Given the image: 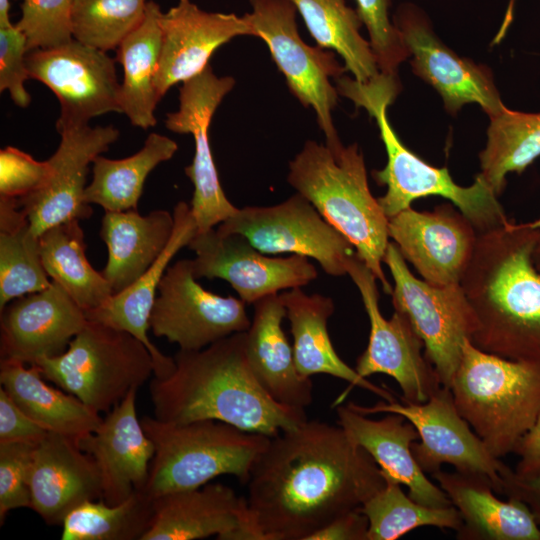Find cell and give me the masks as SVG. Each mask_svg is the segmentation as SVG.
I'll list each match as a JSON object with an SVG mask.
<instances>
[{"instance_id": "cell-1", "label": "cell", "mask_w": 540, "mask_h": 540, "mask_svg": "<svg viewBox=\"0 0 540 540\" xmlns=\"http://www.w3.org/2000/svg\"><path fill=\"white\" fill-rule=\"evenodd\" d=\"M246 484L260 540H308L360 508L386 480L339 425L307 419L270 437Z\"/></svg>"}, {"instance_id": "cell-2", "label": "cell", "mask_w": 540, "mask_h": 540, "mask_svg": "<svg viewBox=\"0 0 540 540\" xmlns=\"http://www.w3.org/2000/svg\"><path fill=\"white\" fill-rule=\"evenodd\" d=\"M245 332L200 350H179L171 374L150 381L153 416L170 423L217 420L269 437L305 422V409L276 402L259 385L248 364Z\"/></svg>"}, {"instance_id": "cell-3", "label": "cell", "mask_w": 540, "mask_h": 540, "mask_svg": "<svg viewBox=\"0 0 540 540\" xmlns=\"http://www.w3.org/2000/svg\"><path fill=\"white\" fill-rule=\"evenodd\" d=\"M539 234L509 220L478 234L460 285L478 321L470 341L485 352L540 363V272L532 259Z\"/></svg>"}, {"instance_id": "cell-4", "label": "cell", "mask_w": 540, "mask_h": 540, "mask_svg": "<svg viewBox=\"0 0 540 540\" xmlns=\"http://www.w3.org/2000/svg\"><path fill=\"white\" fill-rule=\"evenodd\" d=\"M336 88L338 94L364 108L377 123L387 163L383 169L372 171V176L379 185L387 187L386 193L377 199L388 218L411 207L417 199L441 196L450 200L478 233L508 221L498 196L480 174L471 186H460L446 167L427 163L402 143L387 116V108L400 90L398 77L380 73L367 82H359L342 75L336 79Z\"/></svg>"}, {"instance_id": "cell-5", "label": "cell", "mask_w": 540, "mask_h": 540, "mask_svg": "<svg viewBox=\"0 0 540 540\" xmlns=\"http://www.w3.org/2000/svg\"><path fill=\"white\" fill-rule=\"evenodd\" d=\"M287 181L353 244L391 295L392 286L382 268L389 243L388 217L370 191L358 145L308 140L289 163Z\"/></svg>"}, {"instance_id": "cell-6", "label": "cell", "mask_w": 540, "mask_h": 540, "mask_svg": "<svg viewBox=\"0 0 540 540\" xmlns=\"http://www.w3.org/2000/svg\"><path fill=\"white\" fill-rule=\"evenodd\" d=\"M450 389L460 415L500 459L515 452L540 414V363L485 352L466 338Z\"/></svg>"}, {"instance_id": "cell-7", "label": "cell", "mask_w": 540, "mask_h": 540, "mask_svg": "<svg viewBox=\"0 0 540 540\" xmlns=\"http://www.w3.org/2000/svg\"><path fill=\"white\" fill-rule=\"evenodd\" d=\"M140 420L154 445L142 490L152 499L200 488L221 475L247 483L270 439L217 420L170 423L154 416Z\"/></svg>"}, {"instance_id": "cell-8", "label": "cell", "mask_w": 540, "mask_h": 540, "mask_svg": "<svg viewBox=\"0 0 540 540\" xmlns=\"http://www.w3.org/2000/svg\"><path fill=\"white\" fill-rule=\"evenodd\" d=\"M30 365L98 413L110 411L154 375L152 355L140 340L89 320L63 353Z\"/></svg>"}, {"instance_id": "cell-9", "label": "cell", "mask_w": 540, "mask_h": 540, "mask_svg": "<svg viewBox=\"0 0 540 540\" xmlns=\"http://www.w3.org/2000/svg\"><path fill=\"white\" fill-rule=\"evenodd\" d=\"M383 263L392 275V304L405 314L422 339L424 354L442 386L450 388L462 355V345L478 328L476 315L459 284L434 286L416 278L397 245H387Z\"/></svg>"}, {"instance_id": "cell-10", "label": "cell", "mask_w": 540, "mask_h": 540, "mask_svg": "<svg viewBox=\"0 0 540 540\" xmlns=\"http://www.w3.org/2000/svg\"><path fill=\"white\" fill-rule=\"evenodd\" d=\"M251 12L246 13L254 37L262 39L284 75L291 93L304 107H311L326 143L340 141L334 126L332 111L338 100L337 79L346 71L335 53L319 46H309L298 32L297 9L290 0H249Z\"/></svg>"}, {"instance_id": "cell-11", "label": "cell", "mask_w": 540, "mask_h": 540, "mask_svg": "<svg viewBox=\"0 0 540 540\" xmlns=\"http://www.w3.org/2000/svg\"><path fill=\"white\" fill-rule=\"evenodd\" d=\"M238 233L264 254L290 253L316 260L331 276L347 274L353 244L300 193L273 206H246L216 229Z\"/></svg>"}, {"instance_id": "cell-12", "label": "cell", "mask_w": 540, "mask_h": 540, "mask_svg": "<svg viewBox=\"0 0 540 540\" xmlns=\"http://www.w3.org/2000/svg\"><path fill=\"white\" fill-rule=\"evenodd\" d=\"M348 405L364 415L397 413L416 428L419 442L411 444L413 456L425 474L449 464L456 471L488 477L495 493L502 495L501 472L506 466L494 457L458 412L451 389L441 386L424 403L381 401L373 406Z\"/></svg>"}, {"instance_id": "cell-13", "label": "cell", "mask_w": 540, "mask_h": 540, "mask_svg": "<svg viewBox=\"0 0 540 540\" xmlns=\"http://www.w3.org/2000/svg\"><path fill=\"white\" fill-rule=\"evenodd\" d=\"M347 274L360 292L370 322L367 348L354 369L366 379L378 373L392 377L400 387L403 402H426L442 385L422 352V339L405 314L395 310L390 319L382 315L377 278L357 253L348 260Z\"/></svg>"}, {"instance_id": "cell-14", "label": "cell", "mask_w": 540, "mask_h": 540, "mask_svg": "<svg viewBox=\"0 0 540 540\" xmlns=\"http://www.w3.org/2000/svg\"><path fill=\"white\" fill-rule=\"evenodd\" d=\"M26 62L30 78L46 85L59 101L58 133L109 112L122 113L121 84L115 60L107 52L73 38L57 47L29 51Z\"/></svg>"}, {"instance_id": "cell-15", "label": "cell", "mask_w": 540, "mask_h": 540, "mask_svg": "<svg viewBox=\"0 0 540 540\" xmlns=\"http://www.w3.org/2000/svg\"><path fill=\"white\" fill-rule=\"evenodd\" d=\"M245 303L204 289L193 273L191 259L168 267L158 287L150 329L180 350L203 349L250 327Z\"/></svg>"}, {"instance_id": "cell-16", "label": "cell", "mask_w": 540, "mask_h": 540, "mask_svg": "<svg viewBox=\"0 0 540 540\" xmlns=\"http://www.w3.org/2000/svg\"><path fill=\"white\" fill-rule=\"evenodd\" d=\"M234 85L233 77H218L209 64L200 74L182 83L179 108L166 115L167 129L194 138L195 153L185 174L194 186L190 208L198 233L213 229L238 210L223 191L208 136L216 109Z\"/></svg>"}, {"instance_id": "cell-17", "label": "cell", "mask_w": 540, "mask_h": 540, "mask_svg": "<svg viewBox=\"0 0 540 540\" xmlns=\"http://www.w3.org/2000/svg\"><path fill=\"white\" fill-rule=\"evenodd\" d=\"M187 247L196 254L191 259L196 279L227 281L245 304H254L280 290L305 286L318 276L308 257H269L238 233L220 234L213 228L196 233Z\"/></svg>"}, {"instance_id": "cell-18", "label": "cell", "mask_w": 540, "mask_h": 540, "mask_svg": "<svg viewBox=\"0 0 540 540\" xmlns=\"http://www.w3.org/2000/svg\"><path fill=\"white\" fill-rule=\"evenodd\" d=\"M409 51L413 72L442 97L445 109L455 115L464 105L476 103L489 116L504 103L491 70L458 56L434 33L425 14L412 4L401 5L393 18Z\"/></svg>"}, {"instance_id": "cell-19", "label": "cell", "mask_w": 540, "mask_h": 540, "mask_svg": "<svg viewBox=\"0 0 540 540\" xmlns=\"http://www.w3.org/2000/svg\"><path fill=\"white\" fill-rule=\"evenodd\" d=\"M478 232L454 205L433 211L411 207L388 218L389 238L405 261L434 286L459 284L472 256Z\"/></svg>"}, {"instance_id": "cell-20", "label": "cell", "mask_w": 540, "mask_h": 540, "mask_svg": "<svg viewBox=\"0 0 540 540\" xmlns=\"http://www.w3.org/2000/svg\"><path fill=\"white\" fill-rule=\"evenodd\" d=\"M59 134V146L48 159L50 180L39 191L18 199L38 237L50 227L92 215L93 209L84 197L89 165L117 141L119 130L112 125H84Z\"/></svg>"}, {"instance_id": "cell-21", "label": "cell", "mask_w": 540, "mask_h": 540, "mask_svg": "<svg viewBox=\"0 0 540 540\" xmlns=\"http://www.w3.org/2000/svg\"><path fill=\"white\" fill-rule=\"evenodd\" d=\"M162 47L155 88L161 99L168 90L200 74L214 52L238 36H254L246 15L208 12L191 0L177 4L160 18Z\"/></svg>"}, {"instance_id": "cell-22", "label": "cell", "mask_w": 540, "mask_h": 540, "mask_svg": "<svg viewBox=\"0 0 540 540\" xmlns=\"http://www.w3.org/2000/svg\"><path fill=\"white\" fill-rule=\"evenodd\" d=\"M87 321L84 310L52 281L48 288L16 298L1 310V359L30 365L59 355Z\"/></svg>"}, {"instance_id": "cell-23", "label": "cell", "mask_w": 540, "mask_h": 540, "mask_svg": "<svg viewBox=\"0 0 540 540\" xmlns=\"http://www.w3.org/2000/svg\"><path fill=\"white\" fill-rule=\"evenodd\" d=\"M137 390L108 411L99 427L78 439V446L95 461L102 499L118 504L145 487L154 445L136 413Z\"/></svg>"}, {"instance_id": "cell-24", "label": "cell", "mask_w": 540, "mask_h": 540, "mask_svg": "<svg viewBox=\"0 0 540 540\" xmlns=\"http://www.w3.org/2000/svg\"><path fill=\"white\" fill-rule=\"evenodd\" d=\"M28 485L30 508L50 525H61L82 502L102 498L94 459L76 440L54 432H48L33 448Z\"/></svg>"}, {"instance_id": "cell-25", "label": "cell", "mask_w": 540, "mask_h": 540, "mask_svg": "<svg viewBox=\"0 0 540 540\" xmlns=\"http://www.w3.org/2000/svg\"><path fill=\"white\" fill-rule=\"evenodd\" d=\"M247 500L224 484L175 491L153 499V513L142 540H233L254 530Z\"/></svg>"}, {"instance_id": "cell-26", "label": "cell", "mask_w": 540, "mask_h": 540, "mask_svg": "<svg viewBox=\"0 0 540 540\" xmlns=\"http://www.w3.org/2000/svg\"><path fill=\"white\" fill-rule=\"evenodd\" d=\"M337 423L379 466L385 479L408 488L414 501L429 507L453 506L446 493L417 464L411 444L419 440L414 425L397 413L371 419L347 405H337Z\"/></svg>"}, {"instance_id": "cell-27", "label": "cell", "mask_w": 540, "mask_h": 540, "mask_svg": "<svg viewBox=\"0 0 540 540\" xmlns=\"http://www.w3.org/2000/svg\"><path fill=\"white\" fill-rule=\"evenodd\" d=\"M174 229L162 254L126 289L114 293L104 304L86 311L87 320L126 331L140 340L154 362V377L165 378L175 368L174 357L163 354L149 339L150 316L161 279L175 254L188 246L197 233L190 206L180 201L174 207Z\"/></svg>"}, {"instance_id": "cell-28", "label": "cell", "mask_w": 540, "mask_h": 540, "mask_svg": "<svg viewBox=\"0 0 540 540\" xmlns=\"http://www.w3.org/2000/svg\"><path fill=\"white\" fill-rule=\"evenodd\" d=\"M253 305V319L245 332L249 367L272 399L291 408L305 409L313 400V384L297 369L293 347L282 328L286 309L280 295H267Z\"/></svg>"}, {"instance_id": "cell-29", "label": "cell", "mask_w": 540, "mask_h": 540, "mask_svg": "<svg viewBox=\"0 0 540 540\" xmlns=\"http://www.w3.org/2000/svg\"><path fill=\"white\" fill-rule=\"evenodd\" d=\"M431 476L461 516L458 540H540L528 506L515 498L499 499L488 477L443 469Z\"/></svg>"}, {"instance_id": "cell-30", "label": "cell", "mask_w": 540, "mask_h": 540, "mask_svg": "<svg viewBox=\"0 0 540 540\" xmlns=\"http://www.w3.org/2000/svg\"><path fill=\"white\" fill-rule=\"evenodd\" d=\"M280 298L290 322L292 347L299 373L307 378L316 374H326L349 383L334 406L341 404L353 387L366 389L386 402L396 401L393 391L361 377L337 354L327 327L335 309L330 297L317 293L306 294L301 287H297L283 292Z\"/></svg>"}, {"instance_id": "cell-31", "label": "cell", "mask_w": 540, "mask_h": 540, "mask_svg": "<svg viewBox=\"0 0 540 540\" xmlns=\"http://www.w3.org/2000/svg\"><path fill=\"white\" fill-rule=\"evenodd\" d=\"M174 229V216L154 210L142 216L137 210L105 211L100 237L108 250L102 275L113 293L138 279L164 251Z\"/></svg>"}, {"instance_id": "cell-32", "label": "cell", "mask_w": 540, "mask_h": 540, "mask_svg": "<svg viewBox=\"0 0 540 540\" xmlns=\"http://www.w3.org/2000/svg\"><path fill=\"white\" fill-rule=\"evenodd\" d=\"M40 370L24 362L1 359L0 383L15 403L37 424L78 440L94 432L102 422L100 413L76 396L48 385Z\"/></svg>"}, {"instance_id": "cell-33", "label": "cell", "mask_w": 540, "mask_h": 540, "mask_svg": "<svg viewBox=\"0 0 540 540\" xmlns=\"http://www.w3.org/2000/svg\"><path fill=\"white\" fill-rule=\"evenodd\" d=\"M161 15L160 6L150 0L143 22L117 48L116 61L123 68L122 113L142 129L157 124L155 109L160 98L154 80L162 47Z\"/></svg>"}, {"instance_id": "cell-34", "label": "cell", "mask_w": 540, "mask_h": 540, "mask_svg": "<svg viewBox=\"0 0 540 540\" xmlns=\"http://www.w3.org/2000/svg\"><path fill=\"white\" fill-rule=\"evenodd\" d=\"M178 149L171 138L151 133L143 147L123 159L98 155L92 163V181L85 188V201L105 211L137 210L143 186L150 172L170 160Z\"/></svg>"}, {"instance_id": "cell-35", "label": "cell", "mask_w": 540, "mask_h": 540, "mask_svg": "<svg viewBox=\"0 0 540 540\" xmlns=\"http://www.w3.org/2000/svg\"><path fill=\"white\" fill-rule=\"evenodd\" d=\"M43 267L52 281L61 285L84 310L104 304L114 293L86 257L84 232L79 220L50 227L39 236Z\"/></svg>"}, {"instance_id": "cell-36", "label": "cell", "mask_w": 540, "mask_h": 540, "mask_svg": "<svg viewBox=\"0 0 540 540\" xmlns=\"http://www.w3.org/2000/svg\"><path fill=\"white\" fill-rule=\"evenodd\" d=\"M39 237L17 198L0 196V311L12 300L48 288Z\"/></svg>"}, {"instance_id": "cell-37", "label": "cell", "mask_w": 540, "mask_h": 540, "mask_svg": "<svg viewBox=\"0 0 540 540\" xmlns=\"http://www.w3.org/2000/svg\"><path fill=\"white\" fill-rule=\"evenodd\" d=\"M317 46L333 50L359 82L380 74L370 42L360 33L362 21L345 0H290Z\"/></svg>"}, {"instance_id": "cell-38", "label": "cell", "mask_w": 540, "mask_h": 540, "mask_svg": "<svg viewBox=\"0 0 540 540\" xmlns=\"http://www.w3.org/2000/svg\"><path fill=\"white\" fill-rule=\"evenodd\" d=\"M489 118L479 174L498 196L508 173L521 174L540 156V113L518 112L504 105Z\"/></svg>"}, {"instance_id": "cell-39", "label": "cell", "mask_w": 540, "mask_h": 540, "mask_svg": "<svg viewBox=\"0 0 540 540\" xmlns=\"http://www.w3.org/2000/svg\"><path fill=\"white\" fill-rule=\"evenodd\" d=\"M153 499L135 491L118 504L87 500L63 519L62 540H142L149 528Z\"/></svg>"}, {"instance_id": "cell-40", "label": "cell", "mask_w": 540, "mask_h": 540, "mask_svg": "<svg viewBox=\"0 0 540 540\" xmlns=\"http://www.w3.org/2000/svg\"><path fill=\"white\" fill-rule=\"evenodd\" d=\"M385 480V487L359 508L368 519L367 540H396L424 526L460 529L462 519L454 506L422 505L405 494L400 483Z\"/></svg>"}, {"instance_id": "cell-41", "label": "cell", "mask_w": 540, "mask_h": 540, "mask_svg": "<svg viewBox=\"0 0 540 540\" xmlns=\"http://www.w3.org/2000/svg\"><path fill=\"white\" fill-rule=\"evenodd\" d=\"M148 0H74L71 14L73 38L109 51L144 20Z\"/></svg>"}, {"instance_id": "cell-42", "label": "cell", "mask_w": 540, "mask_h": 540, "mask_svg": "<svg viewBox=\"0 0 540 540\" xmlns=\"http://www.w3.org/2000/svg\"><path fill=\"white\" fill-rule=\"evenodd\" d=\"M73 1L21 0V17L15 26L25 35L28 52L57 47L73 39Z\"/></svg>"}, {"instance_id": "cell-43", "label": "cell", "mask_w": 540, "mask_h": 540, "mask_svg": "<svg viewBox=\"0 0 540 540\" xmlns=\"http://www.w3.org/2000/svg\"><path fill=\"white\" fill-rule=\"evenodd\" d=\"M357 13L366 26L380 73L398 77L402 62L410 57L402 35L389 17L391 0H355Z\"/></svg>"}, {"instance_id": "cell-44", "label": "cell", "mask_w": 540, "mask_h": 540, "mask_svg": "<svg viewBox=\"0 0 540 540\" xmlns=\"http://www.w3.org/2000/svg\"><path fill=\"white\" fill-rule=\"evenodd\" d=\"M36 444H0V523L9 511L30 508L29 466Z\"/></svg>"}, {"instance_id": "cell-45", "label": "cell", "mask_w": 540, "mask_h": 540, "mask_svg": "<svg viewBox=\"0 0 540 540\" xmlns=\"http://www.w3.org/2000/svg\"><path fill=\"white\" fill-rule=\"evenodd\" d=\"M51 175L48 160L37 161L12 146L0 151V196L17 199L29 196L42 189Z\"/></svg>"}, {"instance_id": "cell-46", "label": "cell", "mask_w": 540, "mask_h": 540, "mask_svg": "<svg viewBox=\"0 0 540 540\" xmlns=\"http://www.w3.org/2000/svg\"><path fill=\"white\" fill-rule=\"evenodd\" d=\"M28 53L25 35L15 26L0 28V91L8 90L12 101L26 108L31 96L24 87L30 78L26 56Z\"/></svg>"}, {"instance_id": "cell-47", "label": "cell", "mask_w": 540, "mask_h": 540, "mask_svg": "<svg viewBox=\"0 0 540 540\" xmlns=\"http://www.w3.org/2000/svg\"><path fill=\"white\" fill-rule=\"evenodd\" d=\"M47 433L0 387V444H37Z\"/></svg>"}, {"instance_id": "cell-48", "label": "cell", "mask_w": 540, "mask_h": 540, "mask_svg": "<svg viewBox=\"0 0 540 540\" xmlns=\"http://www.w3.org/2000/svg\"><path fill=\"white\" fill-rule=\"evenodd\" d=\"M502 494L525 503L540 527V473L519 476L507 465L501 472Z\"/></svg>"}, {"instance_id": "cell-49", "label": "cell", "mask_w": 540, "mask_h": 540, "mask_svg": "<svg viewBox=\"0 0 540 540\" xmlns=\"http://www.w3.org/2000/svg\"><path fill=\"white\" fill-rule=\"evenodd\" d=\"M368 526L367 517L358 508L337 517L308 540H367Z\"/></svg>"}, {"instance_id": "cell-50", "label": "cell", "mask_w": 540, "mask_h": 540, "mask_svg": "<svg viewBox=\"0 0 540 540\" xmlns=\"http://www.w3.org/2000/svg\"><path fill=\"white\" fill-rule=\"evenodd\" d=\"M519 460L514 469L519 476L540 473V414L531 430L521 439L514 452Z\"/></svg>"}, {"instance_id": "cell-51", "label": "cell", "mask_w": 540, "mask_h": 540, "mask_svg": "<svg viewBox=\"0 0 540 540\" xmlns=\"http://www.w3.org/2000/svg\"><path fill=\"white\" fill-rule=\"evenodd\" d=\"M10 6V0H0V28L13 26L9 16Z\"/></svg>"}, {"instance_id": "cell-52", "label": "cell", "mask_w": 540, "mask_h": 540, "mask_svg": "<svg viewBox=\"0 0 540 540\" xmlns=\"http://www.w3.org/2000/svg\"><path fill=\"white\" fill-rule=\"evenodd\" d=\"M532 259H533V263H534L535 267L540 272V234H539V237L537 239L536 245L534 247V251H533V254H532Z\"/></svg>"}, {"instance_id": "cell-53", "label": "cell", "mask_w": 540, "mask_h": 540, "mask_svg": "<svg viewBox=\"0 0 540 540\" xmlns=\"http://www.w3.org/2000/svg\"><path fill=\"white\" fill-rule=\"evenodd\" d=\"M533 228L540 229V217L533 222H529Z\"/></svg>"}]
</instances>
